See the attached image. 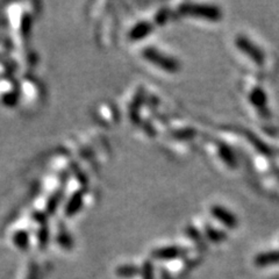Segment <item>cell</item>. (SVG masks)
Segmentation results:
<instances>
[{
  "label": "cell",
  "mask_w": 279,
  "mask_h": 279,
  "mask_svg": "<svg viewBox=\"0 0 279 279\" xmlns=\"http://www.w3.org/2000/svg\"><path fill=\"white\" fill-rule=\"evenodd\" d=\"M143 56L147 58L148 61L155 63L156 65L162 67V69L170 71V73H175V71L179 70V62L176 61L175 58L170 56H167L166 54L158 52L155 48H147L143 50Z\"/></svg>",
  "instance_id": "obj_1"
},
{
  "label": "cell",
  "mask_w": 279,
  "mask_h": 279,
  "mask_svg": "<svg viewBox=\"0 0 279 279\" xmlns=\"http://www.w3.org/2000/svg\"><path fill=\"white\" fill-rule=\"evenodd\" d=\"M180 11L186 14L202 16L210 20H218L221 16V11L219 7L204 4H183L180 6Z\"/></svg>",
  "instance_id": "obj_2"
},
{
  "label": "cell",
  "mask_w": 279,
  "mask_h": 279,
  "mask_svg": "<svg viewBox=\"0 0 279 279\" xmlns=\"http://www.w3.org/2000/svg\"><path fill=\"white\" fill-rule=\"evenodd\" d=\"M236 44H238L239 48L242 50L243 53H246L249 57H251L253 61L259 64H262L264 62V53L262 52L256 44H253L250 40H248L246 36H239L236 39Z\"/></svg>",
  "instance_id": "obj_3"
},
{
  "label": "cell",
  "mask_w": 279,
  "mask_h": 279,
  "mask_svg": "<svg viewBox=\"0 0 279 279\" xmlns=\"http://www.w3.org/2000/svg\"><path fill=\"white\" fill-rule=\"evenodd\" d=\"M211 212H212L213 217L217 218L218 220H220L222 223H225L227 227L229 228H235L238 226V219L234 214L229 211L223 208L221 206H213L212 210H211Z\"/></svg>",
  "instance_id": "obj_4"
},
{
  "label": "cell",
  "mask_w": 279,
  "mask_h": 279,
  "mask_svg": "<svg viewBox=\"0 0 279 279\" xmlns=\"http://www.w3.org/2000/svg\"><path fill=\"white\" fill-rule=\"evenodd\" d=\"M185 253V249L180 247H164L155 250L153 255L156 259L160 260H173L181 257Z\"/></svg>",
  "instance_id": "obj_5"
},
{
  "label": "cell",
  "mask_w": 279,
  "mask_h": 279,
  "mask_svg": "<svg viewBox=\"0 0 279 279\" xmlns=\"http://www.w3.org/2000/svg\"><path fill=\"white\" fill-rule=\"evenodd\" d=\"M151 31H153V25L148 21H141V22L135 25L132 31L129 32V39L134 41L142 40L147 35H149Z\"/></svg>",
  "instance_id": "obj_6"
},
{
  "label": "cell",
  "mask_w": 279,
  "mask_h": 279,
  "mask_svg": "<svg viewBox=\"0 0 279 279\" xmlns=\"http://www.w3.org/2000/svg\"><path fill=\"white\" fill-rule=\"evenodd\" d=\"M83 204V194L82 192H76L74 196L71 197V199L67 201V205L65 207V213L67 217H73L80 210Z\"/></svg>",
  "instance_id": "obj_7"
},
{
  "label": "cell",
  "mask_w": 279,
  "mask_h": 279,
  "mask_svg": "<svg viewBox=\"0 0 279 279\" xmlns=\"http://www.w3.org/2000/svg\"><path fill=\"white\" fill-rule=\"evenodd\" d=\"M255 263L260 266L279 263V251H270V252L261 253V255L256 257Z\"/></svg>",
  "instance_id": "obj_8"
},
{
  "label": "cell",
  "mask_w": 279,
  "mask_h": 279,
  "mask_svg": "<svg viewBox=\"0 0 279 279\" xmlns=\"http://www.w3.org/2000/svg\"><path fill=\"white\" fill-rule=\"evenodd\" d=\"M250 100L252 101V104L255 105L256 107H259L261 109L264 108L266 105V96L264 91L260 87L255 88L250 95Z\"/></svg>",
  "instance_id": "obj_9"
},
{
  "label": "cell",
  "mask_w": 279,
  "mask_h": 279,
  "mask_svg": "<svg viewBox=\"0 0 279 279\" xmlns=\"http://www.w3.org/2000/svg\"><path fill=\"white\" fill-rule=\"evenodd\" d=\"M220 154H221L222 159L230 167H235L236 160H235V156L232 154V151L228 148L226 145H221L220 146Z\"/></svg>",
  "instance_id": "obj_10"
},
{
  "label": "cell",
  "mask_w": 279,
  "mask_h": 279,
  "mask_svg": "<svg viewBox=\"0 0 279 279\" xmlns=\"http://www.w3.org/2000/svg\"><path fill=\"white\" fill-rule=\"evenodd\" d=\"M62 197H63L62 190L53 194V197L50 198L48 204H46V211H48L49 214H53L55 212V210H57L58 204H60V201L62 200Z\"/></svg>",
  "instance_id": "obj_11"
},
{
  "label": "cell",
  "mask_w": 279,
  "mask_h": 279,
  "mask_svg": "<svg viewBox=\"0 0 279 279\" xmlns=\"http://www.w3.org/2000/svg\"><path fill=\"white\" fill-rule=\"evenodd\" d=\"M28 242H29V236L26 231L21 230L16 232L14 236V243L16 244V246L21 249H25L28 246Z\"/></svg>",
  "instance_id": "obj_12"
},
{
  "label": "cell",
  "mask_w": 279,
  "mask_h": 279,
  "mask_svg": "<svg viewBox=\"0 0 279 279\" xmlns=\"http://www.w3.org/2000/svg\"><path fill=\"white\" fill-rule=\"evenodd\" d=\"M138 272L136 266L134 265H122L118 269V274L121 277H133Z\"/></svg>",
  "instance_id": "obj_13"
},
{
  "label": "cell",
  "mask_w": 279,
  "mask_h": 279,
  "mask_svg": "<svg viewBox=\"0 0 279 279\" xmlns=\"http://www.w3.org/2000/svg\"><path fill=\"white\" fill-rule=\"evenodd\" d=\"M206 234L211 240L215 241V242H219V241H222L226 239V235L223 234V232L214 229V228H212L211 226H206Z\"/></svg>",
  "instance_id": "obj_14"
},
{
  "label": "cell",
  "mask_w": 279,
  "mask_h": 279,
  "mask_svg": "<svg viewBox=\"0 0 279 279\" xmlns=\"http://www.w3.org/2000/svg\"><path fill=\"white\" fill-rule=\"evenodd\" d=\"M39 239H40V243L42 246L48 243V239H49V231H48V227L44 226L41 228L40 234H39Z\"/></svg>",
  "instance_id": "obj_15"
},
{
  "label": "cell",
  "mask_w": 279,
  "mask_h": 279,
  "mask_svg": "<svg viewBox=\"0 0 279 279\" xmlns=\"http://www.w3.org/2000/svg\"><path fill=\"white\" fill-rule=\"evenodd\" d=\"M58 241H60V243L62 244L63 247H66L67 248V247L71 246V240L69 238V235L64 234V232L60 235V238H58Z\"/></svg>",
  "instance_id": "obj_16"
},
{
  "label": "cell",
  "mask_w": 279,
  "mask_h": 279,
  "mask_svg": "<svg viewBox=\"0 0 279 279\" xmlns=\"http://www.w3.org/2000/svg\"><path fill=\"white\" fill-rule=\"evenodd\" d=\"M167 15H168V11L166 8H163L162 11H159L157 14H156V21H157L158 24H163L164 21L167 20Z\"/></svg>",
  "instance_id": "obj_17"
},
{
  "label": "cell",
  "mask_w": 279,
  "mask_h": 279,
  "mask_svg": "<svg viewBox=\"0 0 279 279\" xmlns=\"http://www.w3.org/2000/svg\"><path fill=\"white\" fill-rule=\"evenodd\" d=\"M145 279H153V266H151L150 263H146L145 264Z\"/></svg>",
  "instance_id": "obj_18"
},
{
  "label": "cell",
  "mask_w": 279,
  "mask_h": 279,
  "mask_svg": "<svg viewBox=\"0 0 279 279\" xmlns=\"http://www.w3.org/2000/svg\"><path fill=\"white\" fill-rule=\"evenodd\" d=\"M192 135H194V132L193 130H188V132H183V137H190V136H192ZM175 136L177 137H180L181 136V133H175Z\"/></svg>",
  "instance_id": "obj_19"
}]
</instances>
